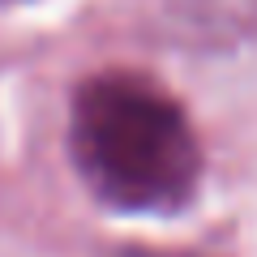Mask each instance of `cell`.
Instances as JSON below:
<instances>
[{
	"label": "cell",
	"mask_w": 257,
	"mask_h": 257,
	"mask_svg": "<svg viewBox=\"0 0 257 257\" xmlns=\"http://www.w3.org/2000/svg\"><path fill=\"white\" fill-rule=\"evenodd\" d=\"M73 163L99 202L172 214L197 193L202 150L184 111L142 77H90L69 116Z\"/></svg>",
	"instance_id": "cell-1"
}]
</instances>
